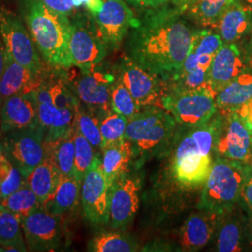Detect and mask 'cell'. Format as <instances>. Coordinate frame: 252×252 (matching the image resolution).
Instances as JSON below:
<instances>
[{"instance_id":"obj_1","label":"cell","mask_w":252,"mask_h":252,"mask_svg":"<svg viewBox=\"0 0 252 252\" xmlns=\"http://www.w3.org/2000/svg\"><path fill=\"white\" fill-rule=\"evenodd\" d=\"M183 14L169 3L144 9L127 39L128 56L162 81L179 72L197 31Z\"/></svg>"},{"instance_id":"obj_2","label":"cell","mask_w":252,"mask_h":252,"mask_svg":"<svg viewBox=\"0 0 252 252\" xmlns=\"http://www.w3.org/2000/svg\"><path fill=\"white\" fill-rule=\"evenodd\" d=\"M20 11L45 63L53 68L73 67L70 17L49 9L41 0H23Z\"/></svg>"},{"instance_id":"obj_3","label":"cell","mask_w":252,"mask_h":252,"mask_svg":"<svg viewBox=\"0 0 252 252\" xmlns=\"http://www.w3.org/2000/svg\"><path fill=\"white\" fill-rule=\"evenodd\" d=\"M221 122L222 118L213 117L205 125L189 127L190 130L177 143L172 168L181 185L195 187L207 181Z\"/></svg>"},{"instance_id":"obj_4","label":"cell","mask_w":252,"mask_h":252,"mask_svg":"<svg viewBox=\"0 0 252 252\" xmlns=\"http://www.w3.org/2000/svg\"><path fill=\"white\" fill-rule=\"evenodd\" d=\"M252 172L247 162L217 157L199 200V209L225 213L241 197L244 184Z\"/></svg>"},{"instance_id":"obj_5","label":"cell","mask_w":252,"mask_h":252,"mask_svg":"<svg viewBox=\"0 0 252 252\" xmlns=\"http://www.w3.org/2000/svg\"><path fill=\"white\" fill-rule=\"evenodd\" d=\"M177 122L167 110L146 108L128 120L126 139L131 142L134 153L142 161L157 154L170 143Z\"/></svg>"},{"instance_id":"obj_6","label":"cell","mask_w":252,"mask_h":252,"mask_svg":"<svg viewBox=\"0 0 252 252\" xmlns=\"http://www.w3.org/2000/svg\"><path fill=\"white\" fill-rule=\"evenodd\" d=\"M161 103L177 124L189 128L207 124L218 110L216 93L207 83L195 89H173L162 97Z\"/></svg>"},{"instance_id":"obj_7","label":"cell","mask_w":252,"mask_h":252,"mask_svg":"<svg viewBox=\"0 0 252 252\" xmlns=\"http://www.w3.org/2000/svg\"><path fill=\"white\" fill-rule=\"evenodd\" d=\"M0 32L6 51L17 63L37 76L45 75L48 69L42 56L18 15L9 9L0 8Z\"/></svg>"},{"instance_id":"obj_8","label":"cell","mask_w":252,"mask_h":252,"mask_svg":"<svg viewBox=\"0 0 252 252\" xmlns=\"http://www.w3.org/2000/svg\"><path fill=\"white\" fill-rule=\"evenodd\" d=\"M71 33L69 50L73 66L87 70L98 65L107 55L94 18L88 12L74 13L70 17Z\"/></svg>"},{"instance_id":"obj_9","label":"cell","mask_w":252,"mask_h":252,"mask_svg":"<svg viewBox=\"0 0 252 252\" xmlns=\"http://www.w3.org/2000/svg\"><path fill=\"white\" fill-rule=\"evenodd\" d=\"M78 69L80 73L75 79L68 77L67 79L81 103L92 112L96 115L100 114L102 118L113 111L110 95L112 86L116 81L115 75L97 69V65L87 70Z\"/></svg>"},{"instance_id":"obj_10","label":"cell","mask_w":252,"mask_h":252,"mask_svg":"<svg viewBox=\"0 0 252 252\" xmlns=\"http://www.w3.org/2000/svg\"><path fill=\"white\" fill-rule=\"evenodd\" d=\"M111 184L103 171L99 154L96 155L81 180V198L84 215L91 223H108Z\"/></svg>"},{"instance_id":"obj_11","label":"cell","mask_w":252,"mask_h":252,"mask_svg":"<svg viewBox=\"0 0 252 252\" xmlns=\"http://www.w3.org/2000/svg\"><path fill=\"white\" fill-rule=\"evenodd\" d=\"M45 134L40 126L18 132L7 133L2 142L3 151L23 176H27L44 160Z\"/></svg>"},{"instance_id":"obj_12","label":"cell","mask_w":252,"mask_h":252,"mask_svg":"<svg viewBox=\"0 0 252 252\" xmlns=\"http://www.w3.org/2000/svg\"><path fill=\"white\" fill-rule=\"evenodd\" d=\"M21 223L30 252H54L62 247L64 237L62 216L53 215L40 207L22 219Z\"/></svg>"},{"instance_id":"obj_13","label":"cell","mask_w":252,"mask_h":252,"mask_svg":"<svg viewBox=\"0 0 252 252\" xmlns=\"http://www.w3.org/2000/svg\"><path fill=\"white\" fill-rule=\"evenodd\" d=\"M140 191L141 181L135 175L126 174L111 185L108 220L111 228L123 229L133 221L140 205Z\"/></svg>"},{"instance_id":"obj_14","label":"cell","mask_w":252,"mask_h":252,"mask_svg":"<svg viewBox=\"0 0 252 252\" xmlns=\"http://www.w3.org/2000/svg\"><path fill=\"white\" fill-rule=\"evenodd\" d=\"M225 115L222 118L214 153L217 157L248 162L252 153L251 132L235 111Z\"/></svg>"},{"instance_id":"obj_15","label":"cell","mask_w":252,"mask_h":252,"mask_svg":"<svg viewBox=\"0 0 252 252\" xmlns=\"http://www.w3.org/2000/svg\"><path fill=\"white\" fill-rule=\"evenodd\" d=\"M94 20L102 40L110 49L121 45L129 29L136 23V17L126 0H106Z\"/></svg>"},{"instance_id":"obj_16","label":"cell","mask_w":252,"mask_h":252,"mask_svg":"<svg viewBox=\"0 0 252 252\" xmlns=\"http://www.w3.org/2000/svg\"><path fill=\"white\" fill-rule=\"evenodd\" d=\"M118 78L130 91L140 108L153 107L161 96V79L145 70L128 55L118 64Z\"/></svg>"},{"instance_id":"obj_17","label":"cell","mask_w":252,"mask_h":252,"mask_svg":"<svg viewBox=\"0 0 252 252\" xmlns=\"http://www.w3.org/2000/svg\"><path fill=\"white\" fill-rule=\"evenodd\" d=\"M1 128L7 134L38 127L35 90L4 100L0 109Z\"/></svg>"},{"instance_id":"obj_18","label":"cell","mask_w":252,"mask_h":252,"mask_svg":"<svg viewBox=\"0 0 252 252\" xmlns=\"http://www.w3.org/2000/svg\"><path fill=\"white\" fill-rule=\"evenodd\" d=\"M249 71L248 60L236 43H224L215 54L207 73V84L218 93L229 82Z\"/></svg>"},{"instance_id":"obj_19","label":"cell","mask_w":252,"mask_h":252,"mask_svg":"<svg viewBox=\"0 0 252 252\" xmlns=\"http://www.w3.org/2000/svg\"><path fill=\"white\" fill-rule=\"evenodd\" d=\"M224 213L200 209L185 220L180 229V244L184 252H197L213 239L217 227Z\"/></svg>"},{"instance_id":"obj_20","label":"cell","mask_w":252,"mask_h":252,"mask_svg":"<svg viewBox=\"0 0 252 252\" xmlns=\"http://www.w3.org/2000/svg\"><path fill=\"white\" fill-rule=\"evenodd\" d=\"M248 218L239 207L225 212L219 221L214 234L215 251L219 252H243L248 241ZM250 244V243H249Z\"/></svg>"},{"instance_id":"obj_21","label":"cell","mask_w":252,"mask_h":252,"mask_svg":"<svg viewBox=\"0 0 252 252\" xmlns=\"http://www.w3.org/2000/svg\"><path fill=\"white\" fill-rule=\"evenodd\" d=\"M252 9L239 0H231L213 27L224 43H236L251 33Z\"/></svg>"},{"instance_id":"obj_22","label":"cell","mask_w":252,"mask_h":252,"mask_svg":"<svg viewBox=\"0 0 252 252\" xmlns=\"http://www.w3.org/2000/svg\"><path fill=\"white\" fill-rule=\"evenodd\" d=\"M44 76H37L30 71L17 63L6 51L5 65L0 77V104L12 95L36 90Z\"/></svg>"},{"instance_id":"obj_23","label":"cell","mask_w":252,"mask_h":252,"mask_svg":"<svg viewBox=\"0 0 252 252\" xmlns=\"http://www.w3.org/2000/svg\"><path fill=\"white\" fill-rule=\"evenodd\" d=\"M101 164L103 171L112 185L116 180L129 171V166L135 158L133 146L130 141L124 139L121 142L102 148Z\"/></svg>"},{"instance_id":"obj_24","label":"cell","mask_w":252,"mask_h":252,"mask_svg":"<svg viewBox=\"0 0 252 252\" xmlns=\"http://www.w3.org/2000/svg\"><path fill=\"white\" fill-rule=\"evenodd\" d=\"M252 98V73H243L216 94L218 109L224 113L236 111Z\"/></svg>"},{"instance_id":"obj_25","label":"cell","mask_w":252,"mask_h":252,"mask_svg":"<svg viewBox=\"0 0 252 252\" xmlns=\"http://www.w3.org/2000/svg\"><path fill=\"white\" fill-rule=\"evenodd\" d=\"M81 180L76 177L61 176L59 183L50 197L41 207L49 213L63 216L77 206L81 194Z\"/></svg>"},{"instance_id":"obj_26","label":"cell","mask_w":252,"mask_h":252,"mask_svg":"<svg viewBox=\"0 0 252 252\" xmlns=\"http://www.w3.org/2000/svg\"><path fill=\"white\" fill-rule=\"evenodd\" d=\"M61 176L54 158L47 153L44 160L27 176L26 181L42 205L56 189Z\"/></svg>"},{"instance_id":"obj_27","label":"cell","mask_w":252,"mask_h":252,"mask_svg":"<svg viewBox=\"0 0 252 252\" xmlns=\"http://www.w3.org/2000/svg\"><path fill=\"white\" fill-rule=\"evenodd\" d=\"M21 226L18 216L0 208V246L5 252H27Z\"/></svg>"},{"instance_id":"obj_28","label":"cell","mask_w":252,"mask_h":252,"mask_svg":"<svg viewBox=\"0 0 252 252\" xmlns=\"http://www.w3.org/2000/svg\"><path fill=\"white\" fill-rule=\"evenodd\" d=\"M230 2L231 0H194L184 14L201 27H213Z\"/></svg>"},{"instance_id":"obj_29","label":"cell","mask_w":252,"mask_h":252,"mask_svg":"<svg viewBox=\"0 0 252 252\" xmlns=\"http://www.w3.org/2000/svg\"><path fill=\"white\" fill-rule=\"evenodd\" d=\"M75 130L54 143L45 144L47 153H50L54 158V162L62 176L75 177Z\"/></svg>"},{"instance_id":"obj_30","label":"cell","mask_w":252,"mask_h":252,"mask_svg":"<svg viewBox=\"0 0 252 252\" xmlns=\"http://www.w3.org/2000/svg\"><path fill=\"white\" fill-rule=\"evenodd\" d=\"M40 207V201L27 181L17 190L8 197L2 199L0 202V208L12 212L18 216L21 220Z\"/></svg>"},{"instance_id":"obj_31","label":"cell","mask_w":252,"mask_h":252,"mask_svg":"<svg viewBox=\"0 0 252 252\" xmlns=\"http://www.w3.org/2000/svg\"><path fill=\"white\" fill-rule=\"evenodd\" d=\"M137 248V244L129 236L112 232L95 235L88 245V250L94 252H136Z\"/></svg>"},{"instance_id":"obj_32","label":"cell","mask_w":252,"mask_h":252,"mask_svg":"<svg viewBox=\"0 0 252 252\" xmlns=\"http://www.w3.org/2000/svg\"><path fill=\"white\" fill-rule=\"evenodd\" d=\"M128 120L117 112L111 111L100 120V132L102 135V148L115 144L126 139Z\"/></svg>"},{"instance_id":"obj_33","label":"cell","mask_w":252,"mask_h":252,"mask_svg":"<svg viewBox=\"0 0 252 252\" xmlns=\"http://www.w3.org/2000/svg\"><path fill=\"white\" fill-rule=\"evenodd\" d=\"M110 101L112 110L125 116L127 120L134 117L141 109L130 91L119 78H116L112 86Z\"/></svg>"},{"instance_id":"obj_34","label":"cell","mask_w":252,"mask_h":252,"mask_svg":"<svg viewBox=\"0 0 252 252\" xmlns=\"http://www.w3.org/2000/svg\"><path fill=\"white\" fill-rule=\"evenodd\" d=\"M26 182V178L15 167L0 145V189L2 199L8 197Z\"/></svg>"},{"instance_id":"obj_35","label":"cell","mask_w":252,"mask_h":252,"mask_svg":"<svg viewBox=\"0 0 252 252\" xmlns=\"http://www.w3.org/2000/svg\"><path fill=\"white\" fill-rule=\"evenodd\" d=\"M75 141V177L82 180L85 173L88 171L96 155L94 148L82 135L76 127L74 133Z\"/></svg>"},{"instance_id":"obj_36","label":"cell","mask_w":252,"mask_h":252,"mask_svg":"<svg viewBox=\"0 0 252 252\" xmlns=\"http://www.w3.org/2000/svg\"><path fill=\"white\" fill-rule=\"evenodd\" d=\"M77 128L94 150L99 149L101 151L102 135L100 132V119L95 113L80 107L77 117Z\"/></svg>"},{"instance_id":"obj_37","label":"cell","mask_w":252,"mask_h":252,"mask_svg":"<svg viewBox=\"0 0 252 252\" xmlns=\"http://www.w3.org/2000/svg\"><path fill=\"white\" fill-rule=\"evenodd\" d=\"M49 9L65 16L71 17L75 13L73 0H41Z\"/></svg>"},{"instance_id":"obj_38","label":"cell","mask_w":252,"mask_h":252,"mask_svg":"<svg viewBox=\"0 0 252 252\" xmlns=\"http://www.w3.org/2000/svg\"><path fill=\"white\" fill-rule=\"evenodd\" d=\"M240 202L248 214H252V172L244 184Z\"/></svg>"},{"instance_id":"obj_39","label":"cell","mask_w":252,"mask_h":252,"mask_svg":"<svg viewBox=\"0 0 252 252\" xmlns=\"http://www.w3.org/2000/svg\"><path fill=\"white\" fill-rule=\"evenodd\" d=\"M235 112L237 113L245 126L248 128V130L252 133V98L241 108H238Z\"/></svg>"},{"instance_id":"obj_40","label":"cell","mask_w":252,"mask_h":252,"mask_svg":"<svg viewBox=\"0 0 252 252\" xmlns=\"http://www.w3.org/2000/svg\"><path fill=\"white\" fill-rule=\"evenodd\" d=\"M128 4L136 9H154L169 3V0H126Z\"/></svg>"},{"instance_id":"obj_41","label":"cell","mask_w":252,"mask_h":252,"mask_svg":"<svg viewBox=\"0 0 252 252\" xmlns=\"http://www.w3.org/2000/svg\"><path fill=\"white\" fill-rule=\"evenodd\" d=\"M103 0H87L84 8L87 10V12L94 18L99 14L101 9L103 8Z\"/></svg>"},{"instance_id":"obj_42","label":"cell","mask_w":252,"mask_h":252,"mask_svg":"<svg viewBox=\"0 0 252 252\" xmlns=\"http://www.w3.org/2000/svg\"><path fill=\"white\" fill-rule=\"evenodd\" d=\"M194 0H169V4L180 9L183 13L187 10Z\"/></svg>"},{"instance_id":"obj_43","label":"cell","mask_w":252,"mask_h":252,"mask_svg":"<svg viewBox=\"0 0 252 252\" xmlns=\"http://www.w3.org/2000/svg\"><path fill=\"white\" fill-rule=\"evenodd\" d=\"M5 59H6V48H5V44H4L3 38L1 36V32H0V77L2 75L3 69H4Z\"/></svg>"},{"instance_id":"obj_44","label":"cell","mask_w":252,"mask_h":252,"mask_svg":"<svg viewBox=\"0 0 252 252\" xmlns=\"http://www.w3.org/2000/svg\"><path fill=\"white\" fill-rule=\"evenodd\" d=\"M247 234H248V241H249V243L252 245V214H249V217H248Z\"/></svg>"},{"instance_id":"obj_45","label":"cell","mask_w":252,"mask_h":252,"mask_svg":"<svg viewBox=\"0 0 252 252\" xmlns=\"http://www.w3.org/2000/svg\"><path fill=\"white\" fill-rule=\"evenodd\" d=\"M87 0H73V5L76 9H81L85 6Z\"/></svg>"},{"instance_id":"obj_46","label":"cell","mask_w":252,"mask_h":252,"mask_svg":"<svg viewBox=\"0 0 252 252\" xmlns=\"http://www.w3.org/2000/svg\"><path fill=\"white\" fill-rule=\"evenodd\" d=\"M249 53L252 55V27L251 30V36H250V41H249Z\"/></svg>"},{"instance_id":"obj_47","label":"cell","mask_w":252,"mask_h":252,"mask_svg":"<svg viewBox=\"0 0 252 252\" xmlns=\"http://www.w3.org/2000/svg\"><path fill=\"white\" fill-rule=\"evenodd\" d=\"M239 1H241L245 5L249 6L252 9V0H239Z\"/></svg>"},{"instance_id":"obj_48","label":"cell","mask_w":252,"mask_h":252,"mask_svg":"<svg viewBox=\"0 0 252 252\" xmlns=\"http://www.w3.org/2000/svg\"><path fill=\"white\" fill-rule=\"evenodd\" d=\"M247 163H249L250 165H252V156H251V158H250V160H249V162H247Z\"/></svg>"},{"instance_id":"obj_49","label":"cell","mask_w":252,"mask_h":252,"mask_svg":"<svg viewBox=\"0 0 252 252\" xmlns=\"http://www.w3.org/2000/svg\"><path fill=\"white\" fill-rule=\"evenodd\" d=\"M5 252V251H4V249H3V247H2V246H0V252Z\"/></svg>"},{"instance_id":"obj_50","label":"cell","mask_w":252,"mask_h":252,"mask_svg":"<svg viewBox=\"0 0 252 252\" xmlns=\"http://www.w3.org/2000/svg\"><path fill=\"white\" fill-rule=\"evenodd\" d=\"M1 200H2V193H1V189H0V202H1Z\"/></svg>"},{"instance_id":"obj_51","label":"cell","mask_w":252,"mask_h":252,"mask_svg":"<svg viewBox=\"0 0 252 252\" xmlns=\"http://www.w3.org/2000/svg\"><path fill=\"white\" fill-rule=\"evenodd\" d=\"M251 135H252V133H251Z\"/></svg>"}]
</instances>
